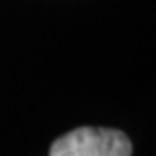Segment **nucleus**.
Wrapping results in <instances>:
<instances>
[{
	"label": "nucleus",
	"instance_id": "1",
	"mask_svg": "<svg viewBox=\"0 0 156 156\" xmlns=\"http://www.w3.org/2000/svg\"><path fill=\"white\" fill-rule=\"evenodd\" d=\"M49 156H132V142L120 130L83 126L55 140Z\"/></svg>",
	"mask_w": 156,
	"mask_h": 156
}]
</instances>
